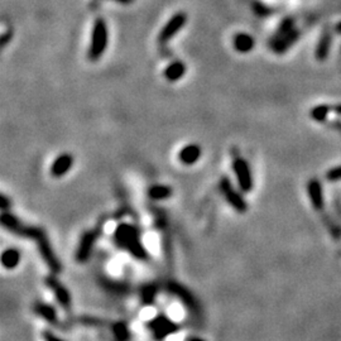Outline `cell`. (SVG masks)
<instances>
[{"label":"cell","mask_w":341,"mask_h":341,"mask_svg":"<svg viewBox=\"0 0 341 341\" xmlns=\"http://www.w3.org/2000/svg\"><path fill=\"white\" fill-rule=\"evenodd\" d=\"M115 242L120 248L127 249L134 257L139 259L147 258V251L141 243V234L136 226L129 225V224L119 225L115 231Z\"/></svg>","instance_id":"1"},{"label":"cell","mask_w":341,"mask_h":341,"mask_svg":"<svg viewBox=\"0 0 341 341\" xmlns=\"http://www.w3.org/2000/svg\"><path fill=\"white\" fill-rule=\"evenodd\" d=\"M107 47V28L104 20L99 19L95 23L93 31V38L89 48V59L97 61L104 54Z\"/></svg>","instance_id":"2"},{"label":"cell","mask_w":341,"mask_h":341,"mask_svg":"<svg viewBox=\"0 0 341 341\" xmlns=\"http://www.w3.org/2000/svg\"><path fill=\"white\" fill-rule=\"evenodd\" d=\"M233 169L237 176L238 184L243 192H249L253 189V178L248 162L244 158H235L233 162Z\"/></svg>","instance_id":"3"},{"label":"cell","mask_w":341,"mask_h":341,"mask_svg":"<svg viewBox=\"0 0 341 341\" xmlns=\"http://www.w3.org/2000/svg\"><path fill=\"white\" fill-rule=\"evenodd\" d=\"M220 189L221 192L225 196L226 201L230 203L233 207H234L237 211L239 212H245L248 206H246V201L244 200V197H242L239 194L234 190V187L231 186L230 181L228 177H224L220 182Z\"/></svg>","instance_id":"4"},{"label":"cell","mask_w":341,"mask_h":341,"mask_svg":"<svg viewBox=\"0 0 341 341\" xmlns=\"http://www.w3.org/2000/svg\"><path fill=\"white\" fill-rule=\"evenodd\" d=\"M36 242H37L38 249H40L43 259H45V262L47 263L48 267L51 268L54 273H58V272L61 271V265H59L57 258L54 257V253H53V250H52L51 245H49V242H48L47 235H46L45 231L41 233L40 237L36 239Z\"/></svg>","instance_id":"5"},{"label":"cell","mask_w":341,"mask_h":341,"mask_svg":"<svg viewBox=\"0 0 341 341\" xmlns=\"http://www.w3.org/2000/svg\"><path fill=\"white\" fill-rule=\"evenodd\" d=\"M97 237H99V231L97 230L88 231V233H85V234L82 235L81 242H80V245L76 251L77 262L84 263L89 259Z\"/></svg>","instance_id":"6"},{"label":"cell","mask_w":341,"mask_h":341,"mask_svg":"<svg viewBox=\"0 0 341 341\" xmlns=\"http://www.w3.org/2000/svg\"><path fill=\"white\" fill-rule=\"evenodd\" d=\"M307 192L308 197H310L311 205L315 210L321 211L325 206L324 192H322L321 182L317 178H311L307 184Z\"/></svg>","instance_id":"7"},{"label":"cell","mask_w":341,"mask_h":341,"mask_svg":"<svg viewBox=\"0 0 341 341\" xmlns=\"http://www.w3.org/2000/svg\"><path fill=\"white\" fill-rule=\"evenodd\" d=\"M185 22H186V15L185 14L175 15V17L164 26V28L162 29L161 34H159V38H158L159 42L164 43L168 40H171V38L185 26Z\"/></svg>","instance_id":"8"},{"label":"cell","mask_w":341,"mask_h":341,"mask_svg":"<svg viewBox=\"0 0 341 341\" xmlns=\"http://www.w3.org/2000/svg\"><path fill=\"white\" fill-rule=\"evenodd\" d=\"M74 164V157L68 153H63L54 159L51 167V175L53 177H62L72 168Z\"/></svg>","instance_id":"9"},{"label":"cell","mask_w":341,"mask_h":341,"mask_svg":"<svg viewBox=\"0 0 341 341\" xmlns=\"http://www.w3.org/2000/svg\"><path fill=\"white\" fill-rule=\"evenodd\" d=\"M298 36H299L298 31H291L286 34L277 36L276 41H274V45L272 46V47H273V49L276 52H278V53H282V52L287 51L288 48H290L291 46L296 42L297 38H298Z\"/></svg>","instance_id":"10"},{"label":"cell","mask_w":341,"mask_h":341,"mask_svg":"<svg viewBox=\"0 0 341 341\" xmlns=\"http://www.w3.org/2000/svg\"><path fill=\"white\" fill-rule=\"evenodd\" d=\"M47 285H48V287L53 291V293L56 294L59 303L62 304L63 307H68L71 303V298H70V294H68L67 290H66V288L63 287V286L61 285V283H59L54 277H48Z\"/></svg>","instance_id":"11"},{"label":"cell","mask_w":341,"mask_h":341,"mask_svg":"<svg viewBox=\"0 0 341 341\" xmlns=\"http://www.w3.org/2000/svg\"><path fill=\"white\" fill-rule=\"evenodd\" d=\"M201 157V148L196 144H190L182 148L178 154V159L186 166H191V164L196 163Z\"/></svg>","instance_id":"12"},{"label":"cell","mask_w":341,"mask_h":341,"mask_svg":"<svg viewBox=\"0 0 341 341\" xmlns=\"http://www.w3.org/2000/svg\"><path fill=\"white\" fill-rule=\"evenodd\" d=\"M331 45V34L327 31L324 32V34L320 38V42L316 47V58L319 61H324L329 56V51H330Z\"/></svg>","instance_id":"13"},{"label":"cell","mask_w":341,"mask_h":341,"mask_svg":"<svg viewBox=\"0 0 341 341\" xmlns=\"http://www.w3.org/2000/svg\"><path fill=\"white\" fill-rule=\"evenodd\" d=\"M186 72V66L184 62H173L166 68L164 71V76L168 81H178L181 77H184Z\"/></svg>","instance_id":"14"},{"label":"cell","mask_w":341,"mask_h":341,"mask_svg":"<svg viewBox=\"0 0 341 341\" xmlns=\"http://www.w3.org/2000/svg\"><path fill=\"white\" fill-rule=\"evenodd\" d=\"M234 47L237 51L242 52V53H246V52L251 51L254 48V38H251L249 34L240 33L234 38Z\"/></svg>","instance_id":"15"},{"label":"cell","mask_w":341,"mask_h":341,"mask_svg":"<svg viewBox=\"0 0 341 341\" xmlns=\"http://www.w3.org/2000/svg\"><path fill=\"white\" fill-rule=\"evenodd\" d=\"M20 262V253L17 249H6L1 254V264L6 269H14Z\"/></svg>","instance_id":"16"},{"label":"cell","mask_w":341,"mask_h":341,"mask_svg":"<svg viewBox=\"0 0 341 341\" xmlns=\"http://www.w3.org/2000/svg\"><path fill=\"white\" fill-rule=\"evenodd\" d=\"M148 195H149V197L154 198V200H164V198H168L172 195V189L168 186L157 185V186L150 187Z\"/></svg>","instance_id":"17"},{"label":"cell","mask_w":341,"mask_h":341,"mask_svg":"<svg viewBox=\"0 0 341 341\" xmlns=\"http://www.w3.org/2000/svg\"><path fill=\"white\" fill-rule=\"evenodd\" d=\"M34 310H36V312H37L38 315L42 316L43 319L47 320L48 322H52V324L56 322V319H57L56 311H54V308H52L51 306H48V304H45V303H38V304H36Z\"/></svg>","instance_id":"18"},{"label":"cell","mask_w":341,"mask_h":341,"mask_svg":"<svg viewBox=\"0 0 341 341\" xmlns=\"http://www.w3.org/2000/svg\"><path fill=\"white\" fill-rule=\"evenodd\" d=\"M329 113H330V106H327V105H317V106L311 109L310 116L315 121L322 123V121L326 120Z\"/></svg>","instance_id":"19"},{"label":"cell","mask_w":341,"mask_h":341,"mask_svg":"<svg viewBox=\"0 0 341 341\" xmlns=\"http://www.w3.org/2000/svg\"><path fill=\"white\" fill-rule=\"evenodd\" d=\"M326 178H327V181H331V182H334V181H340L341 180V166L331 168L330 171L326 173Z\"/></svg>","instance_id":"20"},{"label":"cell","mask_w":341,"mask_h":341,"mask_svg":"<svg viewBox=\"0 0 341 341\" xmlns=\"http://www.w3.org/2000/svg\"><path fill=\"white\" fill-rule=\"evenodd\" d=\"M43 336H45L46 341H63V340H61V339L56 338V336L51 333H45L43 334Z\"/></svg>","instance_id":"21"},{"label":"cell","mask_w":341,"mask_h":341,"mask_svg":"<svg viewBox=\"0 0 341 341\" xmlns=\"http://www.w3.org/2000/svg\"><path fill=\"white\" fill-rule=\"evenodd\" d=\"M8 206H9L8 198H6L5 195H1V209L5 210L6 207H8Z\"/></svg>","instance_id":"22"},{"label":"cell","mask_w":341,"mask_h":341,"mask_svg":"<svg viewBox=\"0 0 341 341\" xmlns=\"http://www.w3.org/2000/svg\"><path fill=\"white\" fill-rule=\"evenodd\" d=\"M335 29H336V32H338V33L341 34V22L338 23V26L335 27Z\"/></svg>","instance_id":"23"},{"label":"cell","mask_w":341,"mask_h":341,"mask_svg":"<svg viewBox=\"0 0 341 341\" xmlns=\"http://www.w3.org/2000/svg\"><path fill=\"white\" fill-rule=\"evenodd\" d=\"M334 109H335L336 113L340 114V115H341V105H339V106H335V107H334Z\"/></svg>","instance_id":"24"},{"label":"cell","mask_w":341,"mask_h":341,"mask_svg":"<svg viewBox=\"0 0 341 341\" xmlns=\"http://www.w3.org/2000/svg\"><path fill=\"white\" fill-rule=\"evenodd\" d=\"M191 341H203V340H201V339H194V340H191Z\"/></svg>","instance_id":"25"}]
</instances>
